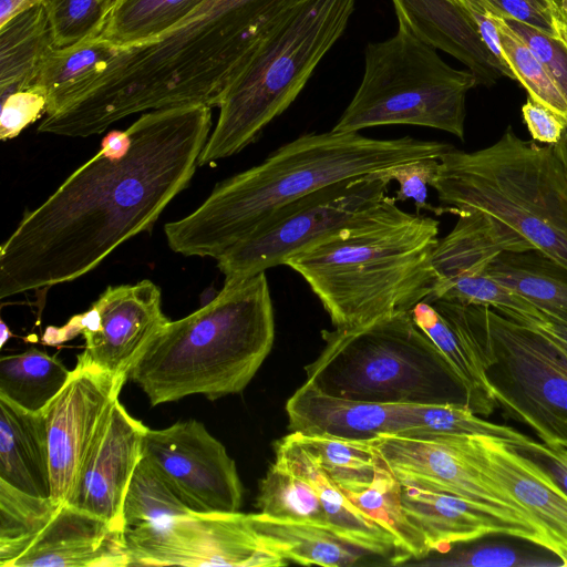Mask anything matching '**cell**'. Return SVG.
<instances>
[{
  "mask_svg": "<svg viewBox=\"0 0 567 567\" xmlns=\"http://www.w3.org/2000/svg\"><path fill=\"white\" fill-rule=\"evenodd\" d=\"M439 161L432 187L445 213H484L567 268V181L553 145L508 126L487 147L453 148Z\"/></svg>",
  "mask_w": 567,
  "mask_h": 567,
  "instance_id": "cell-6",
  "label": "cell"
},
{
  "mask_svg": "<svg viewBox=\"0 0 567 567\" xmlns=\"http://www.w3.org/2000/svg\"><path fill=\"white\" fill-rule=\"evenodd\" d=\"M168 321L162 311L159 288L144 279L109 286L90 310L61 328L49 327L42 342L58 344L81 333L84 349L75 365L95 367L128 379L135 362Z\"/></svg>",
  "mask_w": 567,
  "mask_h": 567,
  "instance_id": "cell-13",
  "label": "cell"
},
{
  "mask_svg": "<svg viewBox=\"0 0 567 567\" xmlns=\"http://www.w3.org/2000/svg\"><path fill=\"white\" fill-rule=\"evenodd\" d=\"M567 355V354H566Z\"/></svg>",
  "mask_w": 567,
  "mask_h": 567,
  "instance_id": "cell-51",
  "label": "cell"
},
{
  "mask_svg": "<svg viewBox=\"0 0 567 567\" xmlns=\"http://www.w3.org/2000/svg\"><path fill=\"white\" fill-rule=\"evenodd\" d=\"M398 23L421 41L467 66L478 84L492 85L507 71L483 41L460 0H392Z\"/></svg>",
  "mask_w": 567,
  "mask_h": 567,
  "instance_id": "cell-22",
  "label": "cell"
},
{
  "mask_svg": "<svg viewBox=\"0 0 567 567\" xmlns=\"http://www.w3.org/2000/svg\"><path fill=\"white\" fill-rule=\"evenodd\" d=\"M389 184L369 175L338 182L277 210L217 260L226 280L264 272L350 224L386 196Z\"/></svg>",
  "mask_w": 567,
  "mask_h": 567,
  "instance_id": "cell-11",
  "label": "cell"
},
{
  "mask_svg": "<svg viewBox=\"0 0 567 567\" xmlns=\"http://www.w3.org/2000/svg\"><path fill=\"white\" fill-rule=\"evenodd\" d=\"M522 115L532 137L540 143L557 144L567 128V121L530 97L522 106Z\"/></svg>",
  "mask_w": 567,
  "mask_h": 567,
  "instance_id": "cell-45",
  "label": "cell"
},
{
  "mask_svg": "<svg viewBox=\"0 0 567 567\" xmlns=\"http://www.w3.org/2000/svg\"><path fill=\"white\" fill-rule=\"evenodd\" d=\"M145 458L195 513L238 512L243 485L225 446L196 420L146 429Z\"/></svg>",
  "mask_w": 567,
  "mask_h": 567,
  "instance_id": "cell-15",
  "label": "cell"
},
{
  "mask_svg": "<svg viewBox=\"0 0 567 567\" xmlns=\"http://www.w3.org/2000/svg\"><path fill=\"white\" fill-rule=\"evenodd\" d=\"M430 303L473 341L504 415L532 427L544 443L567 449L566 353L534 328L489 307Z\"/></svg>",
  "mask_w": 567,
  "mask_h": 567,
  "instance_id": "cell-10",
  "label": "cell"
},
{
  "mask_svg": "<svg viewBox=\"0 0 567 567\" xmlns=\"http://www.w3.org/2000/svg\"><path fill=\"white\" fill-rule=\"evenodd\" d=\"M274 449L275 463L307 481L317 491L331 530L386 565H401L411 559L386 528L357 507L330 481L291 432L278 440Z\"/></svg>",
  "mask_w": 567,
  "mask_h": 567,
  "instance_id": "cell-23",
  "label": "cell"
},
{
  "mask_svg": "<svg viewBox=\"0 0 567 567\" xmlns=\"http://www.w3.org/2000/svg\"><path fill=\"white\" fill-rule=\"evenodd\" d=\"M204 0H123L101 20L94 35L114 49L147 41L166 31Z\"/></svg>",
  "mask_w": 567,
  "mask_h": 567,
  "instance_id": "cell-30",
  "label": "cell"
},
{
  "mask_svg": "<svg viewBox=\"0 0 567 567\" xmlns=\"http://www.w3.org/2000/svg\"><path fill=\"white\" fill-rule=\"evenodd\" d=\"M507 64L528 97L567 121V102L529 47L501 18L492 13Z\"/></svg>",
  "mask_w": 567,
  "mask_h": 567,
  "instance_id": "cell-38",
  "label": "cell"
},
{
  "mask_svg": "<svg viewBox=\"0 0 567 567\" xmlns=\"http://www.w3.org/2000/svg\"><path fill=\"white\" fill-rule=\"evenodd\" d=\"M491 535L451 546L435 565L475 567H532L563 566L561 559L551 550L518 540L489 539Z\"/></svg>",
  "mask_w": 567,
  "mask_h": 567,
  "instance_id": "cell-36",
  "label": "cell"
},
{
  "mask_svg": "<svg viewBox=\"0 0 567 567\" xmlns=\"http://www.w3.org/2000/svg\"><path fill=\"white\" fill-rule=\"evenodd\" d=\"M477 466L529 516L549 549L567 566V495L508 442L467 435Z\"/></svg>",
  "mask_w": 567,
  "mask_h": 567,
  "instance_id": "cell-18",
  "label": "cell"
},
{
  "mask_svg": "<svg viewBox=\"0 0 567 567\" xmlns=\"http://www.w3.org/2000/svg\"><path fill=\"white\" fill-rule=\"evenodd\" d=\"M114 54V49L96 38L53 48L45 56L34 84L48 93L47 114H52L61 97L81 80L94 73Z\"/></svg>",
  "mask_w": 567,
  "mask_h": 567,
  "instance_id": "cell-35",
  "label": "cell"
},
{
  "mask_svg": "<svg viewBox=\"0 0 567 567\" xmlns=\"http://www.w3.org/2000/svg\"><path fill=\"white\" fill-rule=\"evenodd\" d=\"M128 566L279 567L289 563L266 548L238 512L195 513L126 528Z\"/></svg>",
  "mask_w": 567,
  "mask_h": 567,
  "instance_id": "cell-12",
  "label": "cell"
},
{
  "mask_svg": "<svg viewBox=\"0 0 567 567\" xmlns=\"http://www.w3.org/2000/svg\"><path fill=\"white\" fill-rule=\"evenodd\" d=\"M511 445L522 455L535 463L567 495L566 447L544 442L539 443L530 437L525 442Z\"/></svg>",
  "mask_w": 567,
  "mask_h": 567,
  "instance_id": "cell-44",
  "label": "cell"
},
{
  "mask_svg": "<svg viewBox=\"0 0 567 567\" xmlns=\"http://www.w3.org/2000/svg\"><path fill=\"white\" fill-rule=\"evenodd\" d=\"M121 1H123V0H103V3H102V18ZM102 18H101V20H102Z\"/></svg>",
  "mask_w": 567,
  "mask_h": 567,
  "instance_id": "cell-49",
  "label": "cell"
},
{
  "mask_svg": "<svg viewBox=\"0 0 567 567\" xmlns=\"http://www.w3.org/2000/svg\"><path fill=\"white\" fill-rule=\"evenodd\" d=\"M286 0H204L156 37L113 56L59 101L38 132L86 137L128 115L185 105L218 107Z\"/></svg>",
  "mask_w": 567,
  "mask_h": 567,
  "instance_id": "cell-2",
  "label": "cell"
},
{
  "mask_svg": "<svg viewBox=\"0 0 567 567\" xmlns=\"http://www.w3.org/2000/svg\"><path fill=\"white\" fill-rule=\"evenodd\" d=\"M372 444L402 485L460 496L538 533L527 513L477 466L467 435L384 434Z\"/></svg>",
  "mask_w": 567,
  "mask_h": 567,
  "instance_id": "cell-14",
  "label": "cell"
},
{
  "mask_svg": "<svg viewBox=\"0 0 567 567\" xmlns=\"http://www.w3.org/2000/svg\"><path fill=\"white\" fill-rule=\"evenodd\" d=\"M401 502L431 553H444L453 545L494 534L525 538L548 549L535 529L505 520L460 496L401 484Z\"/></svg>",
  "mask_w": 567,
  "mask_h": 567,
  "instance_id": "cell-21",
  "label": "cell"
},
{
  "mask_svg": "<svg viewBox=\"0 0 567 567\" xmlns=\"http://www.w3.org/2000/svg\"><path fill=\"white\" fill-rule=\"evenodd\" d=\"M274 339L265 271L226 280L206 305L159 330L128 379L153 406L192 394L216 400L240 393L269 354Z\"/></svg>",
  "mask_w": 567,
  "mask_h": 567,
  "instance_id": "cell-5",
  "label": "cell"
},
{
  "mask_svg": "<svg viewBox=\"0 0 567 567\" xmlns=\"http://www.w3.org/2000/svg\"><path fill=\"white\" fill-rule=\"evenodd\" d=\"M146 429L115 401L97 427L66 503L125 530L124 499Z\"/></svg>",
  "mask_w": 567,
  "mask_h": 567,
  "instance_id": "cell-17",
  "label": "cell"
},
{
  "mask_svg": "<svg viewBox=\"0 0 567 567\" xmlns=\"http://www.w3.org/2000/svg\"><path fill=\"white\" fill-rule=\"evenodd\" d=\"M477 84L474 73L452 68L399 24L391 38L367 45L362 81L332 130L406 124L463 140L466 94Z\"/></svg>",
  "mask_w": 567,
  "mask_h": 567,
  "instance_id": "cell-9",
  "label": "cell"
},
{
  "mask_svg": "<svg viewBox=\"0 0 567 567\" xmlns=\"http://www.w3.org/2000/svg\"><path fill=\"white\" fill-rule=\"evenodd\" d=\"M249 518L264 546L288 563L351 567L381 560L328 527L278 519L260 512L249 514Z\"/></svg>",
  "mask_w": 567,
  "mask_h": 567,
  "instance_id": "cell-25",
  "label": "cell"
},
{
  "mask_svg": "<svg viewBox=\"0 0 567 567\" xmlns=\"http://www.w3.org/2000/svg\"><path fill=\"white\" fill-rule=\"evenodd\" d=\"M503 20L534 52L567 102V44L516 20Z\"/></svg>",
  "mask_w": 567,
  "mask_h": 567,
  "instance_id": "cell-42",
  "label": "cell"
},
{
  "mask_svg": "<svg viewBox=\"0 0 567 567\" xmlns=\"http://www.w3.org/2000/svg\"><path fill=\"white\" fill-rule=\"evenodd\" d=\"M396 203L386 195L285 264L305 279L337 329L410 311L432 292L440 223Z\"/></svg>",
  "mask_w": 567,
  "mask_h": 567,
  "instance_id": "cell-4",
  "label": "cell"
},
{
  "mask_svg": "<svg viewBox=\"0 0 567 567\" xmlns=\"http://www.w3.org/2000/svg\"><path fill=\"white\" fill-rule=\"evenodd\" d=\"M124 532L64 503L9 567H125Z\"/></svg>",
  "mask_w": 567,
  "mask_h": 567,
  "instance_id": "cell-20",
  "label": "cell"
},
{
  "mask_svg": "<svg viewBox=\"0 0 567 567\" xmlns=\"http://www.w3.org/2000/svg\"><path fill=\"white\" fill-rule=\"evenodd\" d=\"M502 18L527 24L567 44V0H486Z\"/></svg>",
  "mask_w": 567,
  "mask_h": 567,
  "instance_id": "cell-41",
  "label": "cell"
},
{
  "mask_svg": "<svg viewBox=\"0 0 567 567\" xmlns=\"http://www.w3.org/2000/svg\"><path fill=\"white\" fill-rule=\"evenodd\" d=\"M43 2L44 0H0V27L19 12Z\"/></svg>",
  "mask_w": 567,
  "mask_h": 567,
  "instance_id": "cell-47",
  "label": "cell"
},
{
  "mask_svg": "<svg viewBox=\"0 0 567 567\" xmlns=\"http://www.w3.org/2000/svg\"><path fill=\"white\" fill-rule=\"evenodd\" d=\"M355 0H307L257 49L230 85L198 166L239 153L296 100L342 35Z\"/></svg>",
  "mask_w": 567,
  "mask_h": 567,
  "instance_id": "cell-8",
  "label": "cell"
},
{
  "mask_svg": "<svg viewBox=\"0 0 567 567\" xmlns=\"http://www.w3.org/2000/svg\"><path fill=\"white\" fill-rule=\"evenodd\" d=\"M410 312L458 377L466 393L467 406L477 415H491L497 404L484 362L471 338L456 322L441 315L427 301H420Z\"/></svg>",
  "mask_w": 567,
  "mask_h": 567,
  "instance_id": "cell-27",
  "label": "cell"
},
{
  "mask_svg": "<svg viewBox=\"0 0 567 567\" xmlns=\"http://www.w3.org/2000/svg\"><path fill=\"white\" fill-rule=\"evenodd\" d=\"M55 48L44 3L30 7L0 27V96L34 85Z\"/></svg>",
  "mask_w": 567,
  "mask_h": 567,
  "instance_id": "cell-28",
  "label": "cell"
},
{
  "mask_svg": "<svg viewBox=\"0 0 567 567\" xmlns=\"http://www.w3.org/2000/svg\"><path fill=\"white\" fill-rule=\"evenodd\" d=\"M212 107L152 110L126 131L131 146L103 150L44 203L24 213L0 248V297L73 281L148 231L190 183L210 135Z\"/></svg>",
  "mask_w": 567,
  "mask_h": 567,
  "instance_id": "cell-1",
  "label": "cell"
},
{
  "mask_svg": "<svg viewBox=\"0 0 567 567\" xmlns=\"http://www.w3.org/2000/svg\"><path fill=\"white\" fill-rule=\"evenodd\" d=\"M192 513L159 473L141 457L132 475L123 505L126 528Z\"/></svg>",
  "mask_w": 567,
  "mask_h": 567,
  "instance_id": "cell-37",
  "label": "cell"
},
{
  "mask_svg": "<svg viewBox=\"0 0 567 567\" xmlns=\"http://www.w3.org/2000/svg\"><path fill=\"white\" fill-rule=\"evenodd\" d=\"M257 507L274 518L330 528L317 491L275 462L259 482Z\"/></svg>",
  "mask_w": 567,
  "mask_h": 567,
  "instance_id": "cell-34",
  "label": "cell"
},
{
  "mask_svg": "<svg viewBox=\"0 0 567 567\" xmlns=\"http://www.w3.org/2000/svg\"><path fill=\"white\" fill-rule=\"evenodd\" d=\"M413 405L334 396L305 382L288 399L286 412L290 432L372 441L384 434L410 436Z\"/></svg>",
  "mask_w": 567,
  "mask_h": 567,
  "instance_id": "cell-19",
  "label": "cell"
},
{
  "mask_svg": "<svg viewBox=\"0 0 567 567\" xmlns=\"http://www.w3.org/2000/svg\"><path fill=\"white\" fill-rule=\"evenodd\" d=\"M543 312V311H542ZM534 328L567 354V322L549 316L545 312L539 318L533 319L526 323Z\"/></svg>",
  "mask_w": 567,
  "mask_h": 567,
  "instance_id": "cell-46",
  "label": "cell"
},
{
  "mask_svg": "<svg viewBox=\"0 0 567 567\" xmlns=\"http://www.w3.org/2000/svg\"><path fill=\"white\" fill-rule=\"evenodd\" d=\"M70 371L56 355L30 348L0 359V398L30 412H42L68 382Z\"/></svg>",
  "mask_w": 567,
  "mask_h": 567,
  "instance_id": "cell-29",
  "label": "cell"
},
{
  "mask_svg": "<svg viewBox=\"0 0 567 567\" xmlns=\"http://www.w3.org/2000/svg\"><path fill=\"white\" fill-rule=\"evenodd\" d=\"M324 348L306 382L340 398L378 403L467 405L458 377L410 311L351 329L322 330Z\"/></svg>",
  "mask_w": 567,
  "mask_h": 567,
  "instance_id": "cell-7",
  "label": "cell"
},
{
  "mask_svg": "<svg viewBox=\"0 0 567 567\" xmlns=\"http://www.w3.org/2000/svg\"><path fill=\"white\" fill-rule=\"evenodd\" d=\"M291 433L330 481L344 493L361 492L373 482L380 455L372 441Z\"/></svg>",
  "mask_w": 567,
  "mask_h": 567,
  "instance_id": "cell-31",
  "label": "cell"
},
{
  "mask_svg": "<svg viewBox=\"0 0 567 567\" xmlns=\"http://www.w3.org/2000/svg\"><path fill=\"white\" fill-rule=\"evenodd\" d=\"M486 274L540 311L567 322V268L542 250H504L491 260Z\"/></svg>",
  "mask_w": 567,
  "mask_h": 567,
  "instance_id": "cell-26",
  "label": "cell"
},
{
  "mask_svg": "<svg viewBox=\"0 0 567 567\" xmlns=\"http://www.w3.org/2000/svg\"><path fill=\"white\" fill-rule=\"evenodd\" d=\"M60 505L0 480V567H9L43 529Z\"/></svg>",
  "mask_w": 567,
  "mask_h": 567,
  "instance_id": "cell-33",
  "label": "cell"
},
{
  "mask_svg": "<svg viewBox=\"0 0 567 567\" xmlns=\"http://www.w3.org/2000/svg\"><path fill=\"white\" fill-rule=\"evenodd\" d=\"M55 48L94 38L102 18L103 0H44Z\"/></svg>",
  "mask_w": 567,
  "mask_h": 567,
  "instance_id": "cell-39",
  "label": "cell"
},
{
  "mask_svg": "<svg viewBox=\"0 0 567 567\" xmlns=\"http://www.w3.org/2000/svg\"><path fill=\"white\" fill-rule=\"evenodd\" d=\"M453 148L411 136L379 140L359 132L308 133L217 184L193 213L165 225L166 240L181 255L217 259L277 210L318 189L399 163L440 158Z\"/></svg>",
  "mask_w": 567,
  "mask_h": 567,
  "instance_id": "cell-3",
  "label": "cell"
},
{
  "mask_svg": "<svg viewBox=\"0 0 567 567\" xmlns=\"http://www.w3.org/2000/svg\"><path fill=\"white\" fill-rule=\"evenodd\" d=\"M1 331H2L1 346H3V343L8 339L7 336H10V331L3 321H1Z\"/></svg>",
  "mask_w": 567,
  "mask_h": 567,
  "instance_id": "cell-50",
  "label": "cell"
},
{
  "mask_svg": "<svg viewBox=\"0 0 567 567\" xmlns=\"http://www.w3.org/2000/svg\"><path fill=\"white\" fill-rule=\"evenodd\" d=\"M48 93L40 85L1 97L0 138L17 137L27 126L47 114Z\"/></svg>",
  "mask_w": 567,
  "mask_h": 567,
  "instance_id": "cell-43",
  "label": "cell"
},
{
  "mask_svg": "<svg viewBox=\"0 0 567 567\" xmlns=\"http://www.w3.org/2000/svg\"><path fill=\"white\" fill-rule=\"evenodd\" d=\"M439 166V158L424 157L375 171L369 176L388 184L392 181L398 182L399 189L393 196L396 202L411 199L417 210H430L441 215L445 213L442 206L436 207L427 203V185L432 186L437 176Z\"/></svg>",
  "mask_w": 567,
  "mask_h": 567,
  "instance_id": "cell-40",
  "label": "cell"
},
{
  "mask_svg": "<svg viewBox=\"0 0 567 567\" xmlns=\"http://www.w3.org/2000/svg\"><path fill=\"white\" fill-rule=\"evenodd\" d=\"M126 380L95 367L75 365L65 385L43 409L55 504L68 502L97 427Z\"/></svg>",
  "mask_w": 567,
  "mask_h": 567,
  "instance_id": "cell-16",
  "label": "cell"
},
{
  "mask_svg": "<svg viewBox=\"0 0 567 567\" xmlns=\"http://www.w3.org/2000/svg\"><path fill=\"white\" fill-rule=\"evenodd\" d=\"M0 480L28 494L51 497V472L43 412L0 398Z\"/></svg>",
  "mask_w": 567,
  "mask_h": 567,
  "instance_id": "cell-24",
  "label": "cell"
},
{
  "mask_svg": "<svg viewBox=\"0 0 567 567\" xmlns=\"http://www.w3.org/2000/svg\"><path fill=\"white\" fill-rule=\"evenodd\" d=\"M553 146L560 168L567 181V128L565 130L561 140Z\"/></svg>",
  "mask_w": 567,
  "mask_h": 567,
  "instance_id": "cell-48",
  "label": "cell"
},
{
  "mask_svg": "<svg viewBox=\"0 0 567 567\" xmlns=\"http://www.w3.org/2000/svg\"><path fill=\"white\" fill-rule=\"evenodd\" d=\"M346 494L357 507L386 528L411 559H423L431 554L425 536L403 511L400 481L381 456L371 485Z\"/></svg>",
  "mask_w": 567,
  "mask_h": 567,
  "instance_id": "cell-32",
  "label": "cell"
}]
</instances>
